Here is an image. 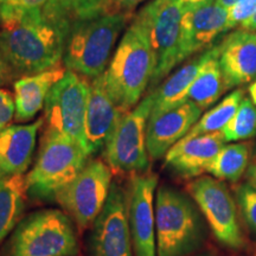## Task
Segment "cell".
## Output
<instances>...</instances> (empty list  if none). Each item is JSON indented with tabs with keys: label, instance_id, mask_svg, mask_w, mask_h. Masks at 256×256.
<instances>
[{
	"label": "cell",
	"instance_id": "35",
	"mask_svg": "<svg viewBox=\"0 0 256 256\" xmlns=\"http://www.w3.org/2000/svg\"><path fill=\"white\" fill-rule=\"evenodd\" d=\"M240 26H241L242 30L256 32V12L250 18H248L247 20L243 22V23L240 25Z\"/></svg>",
	"mask_w": 256,
	"mask_h": 256
},
{
	"label": "cell",
	"instance_id": "24",
	"mask_svg": "<svg viewBox=\"0 0 256 256\" xmlns=\"http://www.w3.org/2000/svg\"><path fill=\"white\" fill-rule=\"evenodd\" d=\"M26 180L24 174L0 179V243L14 232L25 209Z\"/></svg>",
	"mask_w": 256,
	"mask_h": 256
},
{
	"label": "cell",
	"instance_id": "23",
	"mask_svg": "<svg viewBox=\"0 0 256 256\" xmlns=\"http://www.w3.org/2000/svg\"><path fill=\"white\" fill-rule=\"evenodd\" d=\"M220 42L215 52L203 64L188 92V100L197 104L202 110L212 106L228 90L220 66Z\"/></svg>",
	"mask_w": 256,
	"mask_h": 256
},
{
	"label": "cell",
	"instance_id": "28",
	"mask_svg": "<svg viewBox=\"0 0 256 256\" xmlns=\"http://www.w3.org/2000/svg\"><path fill=\"white\" fill-rule=\"evenodd\" d=\"M238 202L242 216L249 228L256 232V190L250 184H243L238 190Z\"/></svg>",
	"mask_w": 256,
	"mask_h": 256
},
{
	"label": "cell",
	"instance_id": "5",
	"mask_svg": "<svg viewBox=\"0 0 256 256\" xmlns=\"http://www.w3.org/2000/svg\"><path fill=\"white\" fill-rule=\"evenodd\" d=\"M89 156L80 144L46 128L36 162L25 177L26 194L38 200L55 202L58 192L82 171Z\"/></svg>",
	"mask_w": 256,
	"mask_h": 256
},
{
	"label": "cell",
	"instance_id": "34",
	"mask_svg": "<svg viewBox=\"0 0 256 256\" xmlns=\"http://www.w3.org/2000/svg\"><path fill=\"white\" fill-rule=\"evenodd\" d=\"M247 179H248V184H250L256 190V153L252 158L250 165L248 166Z\"/></svg>",
	"mask_w": 256,
	"mask_h": 256
},
{
	"label": "cell",
	"instance_id": "11",
	"mask_svg": "<svg viewBox=\"0 0 256 256\" xmlns=\"http://www.w3.org/2000/svg\"><path fill=\"white\" fill-rule=\"evenodd\" d=\"M188 192L206 217L215 238L226 247L240 249L244 238L240 226L236 204L228 188L220 179L200 177L191 182Z\"/></svg>",
	"mask_w": 256,
	"mask_h": 256
},
{
	"label": "cell",
	"instance_id": "12",
	"mask_svg": "<svg viewBox=\"0 0 256 256\" xmlns=\"http://www.w3.org/2000/svg\"><path fill=\"white\" fill-rule=\"evenodd\" d=\"M128 222V192L113 183L104 209L92 223L90 256H133Z\"/></svg>",
	"mask_w": 256,
	"mask_h": 256
},
{
	"label": "cell",
	"instance_id": "37",
	"mask_svg": "<svg viewBox=\"0 0 256 256\" xmlns=\"http://www.w3.org/2000/svg\"><path fill=\"white\" fill-rule=\"evenodd\" d=\"M217 2H218L220 5H222L223 8H232V6H234L236 4V2H238V0H216Z\"/></svg>",
	"mask_w": 256,
	"mask_h": 256
},
{
	"label": "cell",
	"instance_id": "15",
	"mask_svg": "<svg viewBox=\"0 0 256 256\" xmlns=\"http://www.w3.org/2000/svg\"><path fill=\"white\" fill-rule=\"evenodd\" d=\"M202 112L197 104L188 100L174 110L150 115L146 130V146L150 158L159 159L164 156L172 146L190 132L200 119Z\"/></svg>",
	"mask_w": 256,
	"mask_h": 256
},
{
	"label": "cell",
	"instance_id": "2",
	"mask_svg": "<svg viewBox=\"0 0 256 256\" xmlns=\"http://www.w3.org/2000/svg\"><path fill=\"white\" fill-rule=\"evenodd\" d=\"M156 68L148 34L136 17L121 38L119 46L104 72L106 87L121 110H133L139 104Z\"/></svg>",
	"mask_w": 256,
	"mask_h": 256
},
{
	"label": "cell",
	"instance_id": "25",
	"mask_svg": "<svg viewBox=\"0 0 256 256\" xmlns=\"http://www.w3.org/2000/svg\"><path fill=\"white\" fill-rule=\"evenodd\" d=\"M249 154L250 146L247 142L224 145L211 162L208 172L220 180L222 179L236 183L247 168Z\"/></svg>",
	"mask_w": 256,
	"mask_h": 256
},
{
	"label": "cell",
	"instance_id": "13",
	"mask_svg": "<svg viewBox=\"0 0 256 256\" xmlns=\"http://www.w3.org/2000/svg\"><path fill=\"white\" fill-rule=\"evenodd\" d=\"M229 10L216 0H185L182 18V60L203 52L224 32L230 30Z\"/></svg>",
	"mask_w": 256,
	"mask_h": 256
},
{
	"label": "cell",
	"instance_id": "20",
	"mask_svg": "<svg viewBox=\"0 0 256 256\" xmlns=\"http://www.w3.org/2000/svg\"><path fill=\"white\" fill-rule=\"evenodd\" d=\"M66 66L57 64L46 72L22 76L16 80L14 83L16 121L26 122L34 119L46 104L50 89L66 75Z\"/></svg>",
	"mask_w": 256,
	"mask_h": 256
},
{
	"label": "cell",
	"instance_id": "8",
	"mask_svg": "<svg viewBox=\"0 0 256 256\" xmlns=\"http://www.w3.org/2000/svg\"><path fill=\"white\" fill-rule=\"evenodd\" d=\"M185 0H151L136 18L145 25L154 54L156 68L151 84L156 86L183 62L180 52L182 18Z\"/></svg>",
	"mask_w": 256,
	"mask_h": 256
},
{
	"label": "cell",
	"instance_id": "39",
	"mask_svg": "<svg viewBox=\"0 0 256 256\" xmlns=\"http://www.w3.org/2000/svg\"><path fill=\"white\" fill-rule=\"evenodd\" d=\"M197 256H212L211 254H200V255H197Z\"/></svg>",
	"mask_w": 256,
	"mask_h": 256
},
{
	"label": "cell",
	"instance_id": "10",
	"mask_svg": "<svg viewBox=\"0 0 256 256\" xmlns=\"http://www.w3.org/2000/svg\"><path fill=\"white\" fill-rule=\"evenodd\" d=\"M112 184L110 166L101 160H88L75 179L58 192L55 202L78 229H86L104 209Z\"/></svg>",
	"mask_w": 256,
	"mask_h": 256
},
{
	"label": "cell",
	"instance_id": "4",
	"mask_svg": "<svg viewBox=\"0 0 256 256\" xmlns=\"http://www.w3.org/2000/svg\"><path fill=\"white\" fill-rule=\"evenodd\" d=\"M132 12H116L72 25L66 42L63 63L66 70L94 80L106 72L121 31Z\"/></svg>",
	"mask_w": 256,
	"mask_h": 256
},
{
	"label": "cell",
	"instance_id": "29",
	"mask_svg": "<svg viewBox=\"0 0 256 256\" xmlns=\"http://www.w3.org/2000/svg\"><path fill=\"white\" fill-rule=\"evenodd\" d=\"M256 12V0H238L235 5L229 8L228 23L232 30L236 25H241L243 22L250 18Z\"/></svg>",
	"mask_w": 256,
	"mask_h": 256
},
{
	"label": "cell",
	"instance_id": "30",
	"mask_svg": "<svg viewBox=\"0 0 256 256\" xmlns=\"http://www.w3.org/2000/svg\"><path fill=\"white\" fill-rule=\"evenodd\" d=\"M16 114L14 98L11 92L5 89H0V130L10 126Z\"/></svg>",
	"mask_w": 256,
	"mask_h": 256
},
{
	"label": "cell",
	"instance_id": "36",
	"mask_svg": "<svg viewBox=\"0 0 256 256\" xmlns=\"http://www.w3.org/2000/svg\"><path fill=\"white\" fill-rule=\"evenodd\" d=\"M248 92H249V95H250V100L252 101V104L256 106V80L252 83L250 86H249Z\"/></svg>",
	"mask_w": 256,
	"mask_h": 256
},
{
	"label": "cell",
	"instance_id": "21",
	"mask_svg": "<svg viewBox=\"0 0 256 256\" xmlns=\"http://www.w3.org/2000/svg\"><path fill=\"white\" fill-rule=\"evenodd\" d=\"M218 43L191 58L186 64L180 66L177 72L170 75L159 86L158 89L153 92L154 104H153L151 115H158L170 110H174L179 104L188 101V92L190 90L191 84L197 78L203 64L216 51Z\"/></svg>",
	"mask_w": 256,
	"mask_h": 256
},
{
	"label": "cell",
	"instance_id": "16",
	"mask_svg": "<svg viewBox=\"0 0 256 256\" xmlns=\"http://www.w3.org/2000/svg\"><path fill=\"white\" fill-rule=\"evenodd\" d=\"M222 132L183 138L165 154V166L183 178H194L208 168L224 146Z\"/></svg>",
	"mask_w": 256,
	"mask_h": 256
},
{
	"label": "cell",
	"instance_id": "22",
	"mask_svg": "<svg viewBox=\"0 0 256 256\" xmlns=\"http://www.w3.org/2000/svg\"><path fill=\"white\" fill-rule=\"evenodd\" d=\"M107 14H116L110 0H49L43 14L68 32L72 25Z\"/></svg>",
	"mask_w": 256,
	"mask_h": 256
},
{
	"label": "cell",
	"instance_id": "9",
	"mask_svg": "<svg viewBox=\"0 0 256 256\" xmlns=\"http://www.w3.org/2000/svg\"><path fill=\"white\" fill-rule=\"evenodd\" d=\"M90 81L66 70L50 89L44 104L46 128L69 136L88 151L86 138V112Z\"/></svg>",
	"mask_w": 256,
	"mask_h": 256
},
{
	"label": "cell",
	"instance_id": "6",
	"mask_svg": "<svg viewBox=\"0 0 256 256\" xmlns=\"http://www.w3.org/2000/svg\"><path fill=\"white\" fill-rule=\"evenodd\" d=\"M78 241L64 211L40 210L22 218L0 256H76Z\"/></svg>",
	"mask_w": 256,
	"mask_h": 256
},
{
	"label": "cell",
	"instance_id": "7",
	"mask_svg": "<svg viewBox=\"0 0 256 256\" xmlns=\"http://www.w3.org/2000/svg\"><path fill=\"white\" fill-rule=\"evenodd\" d=\"M154 95L150 92L133 110L124 113L104 147V162L112 170L127 174H145L150 168L146 130Z\"/></svg>",
	"mask_w": 256,
	"mask_h": 256
},
{
	"label": "cell",
	"instance_id": "14",
	"mask_svg": "<svg viewBox=\"0 0 256 256\" xmlns=\"http://www.w3.org/2000/svg\"><path fill=\"white\" fill-rule=\"evenodd\" d=\"M158 177L151 172L133 174L128 190V222L134 256H156L154 191Z\"/></svg>",
	"mask_w": 256,
	"mask_h": 256
},
{
	"label": "cell",
	"instance_id": "1",
	"mask_svg": "<svg viewBox=\"0 0 256 256\" xmlns=\"http://www.w3.org/2000/svg\"><path fill=\"white\" fill-rule=\"evenodd\" d=\"M68 32L43 10L0 6V51L14 78L34 75L60 64Z\"/></svg>",
	"mask_w": 256,
	"mask_h": 256
},
{
	"label": "cell",
	"instance_id": "33",
	"mask_svg": "<svg viewBox=\"0 0 256 256\" xmlns=\"http://www.w3.org/2000/svg\"><path fill=\"white\" fill-rule=\"evenodd\" d=\"M12 78H14V74H12L11 69H10L8 63H6L4 56H2V51H0V87L2 84H5L6 82L11 81Z\"/></svg>",
	"mask_w": 256,
	"mask_h": 256
},
{
	"label": "cell",
	"instance_id": "17",
	"mask_svg": "<svg viewBox=\"0 0 256 256\" xmlns=\"http://www.w3.org/2000/svg\"><path fill=\"white\" fill-rule=\"evenodd\" d=\"M124 114V112L118 107L107 90L104 72L92 80L86 112V138L89 154L104 150L112 130Z\"/></svg>",
	"mask_w": 256,
	"mask_h": 256
},
{
	"label": "cell",
	"instance_id": "32",
	"mask_svg": "<svg viewBox=\"0 0 256 256\" xmlns=\"http://www.w3.org/2000/svg\"><path fill=\"white\" fill-rule=\"evenodd\" d=\"M115 12H132L144 0H110Z\"/></svg>",
	"mask_w": 256,
	"mask_h": 256
},
{
	"label": "cell",
	"instance_id": "31",
	"mask_svg": "<svg viewBox=\"0 0 256 256\" xmlns=\"http://www.w3.org/2000/svg\"><path fill=\"white\" fill-rule=\"evenodd\" d=\"M48 2L49 0H14V2H11L8 5L17 6V8L24 10H43Z\"/></svg>",
	"mask_w": 256,
	"mask_h": 256
},
{
	"label": "cell",
	"instance_id": "18",
	"mask_svg": "<svg viewBox=\"0 0 256 256\" xmlns=\"http://www.w3.org/2000/svg\"><path fill=\"white\" fill-rule=\"evenodd\" d=\"M220 66L228 90L256 80V32L240 28L220 40Z\"/></svg>",
	"mask_w": 256,
	"mask_h": 256
},
{
	"label": "cell",
	"instance_id": "19",
	"mask_svg": "<svg viewBox=\"0 0 256 256\" xmlns=\"http://www.w3.org/2000/svg\"><path fill=\"white\" fill-rule=\"evenodd\" d=\"M43 119L28 124H11L0 130V179L24 174L32 162Z\"/></svg>",
	"mask_w": 256,
	"mask_h": 256
},
{
	"label": "cell",
	"instance_id": "3",
	"mask_svg": "<svg viewBox=\"0 0 256 256\" xmlns=\"http://www.w3.org/2000/svg\"><path fill=\"white\" fill-rule=\"evenodd\" d=\"M156 256H190L206 240L200 208L184 192L162 185L156 191Z\"/></svg>",
	"mask_w": 256,
	"mask_h": 256
},
{
	"label": "cell",
	"instance_id": "38",
	"mask_svg": "<svg viewBox=\"0 0 256 256\" xmlns=\"http://www.w3.org/2000/svg\"><path fill=\"white\" fill-rule=\"evenodd\" d=\"M14 0H0V6L2 5H6V4H11V2H14Z\"/></svg>",
	"mask_w": 256,
	"mask_h": 256
},
{
	"label": "cell",
	"instance_id": "27",
	"mask_svg": "<svg viewBox=\"0 0 256 256\" xmlns=\"http://www.w3.org/2000/svg\"><path fill=\"white\" fill-rule=\"evenodd\" d=\"M226 142H240L256 136V106L244 98L236 113L220 130Z\"/></svg>",
	"mask_w": 256,
	"mask_h": 256
},
{
	"label": "cell",
	"instance_id": "26",
	"mask_svg": "<svg viewBox=\"0 0 256 256\" xmlns=\"http://www.w3.org/2000/svg\"><path fill=\"white\" fill-rule=\"evenodd\" d=\"M243 95H244V90L242 88L236 89L226 95L212 110H208L184 138H194L202 134L220 132L232 119V115L236 113L240 104L244 98Z\"/></svg>",
	"mask_w": 256,
	"mask_h": 256
}]
</instances>
